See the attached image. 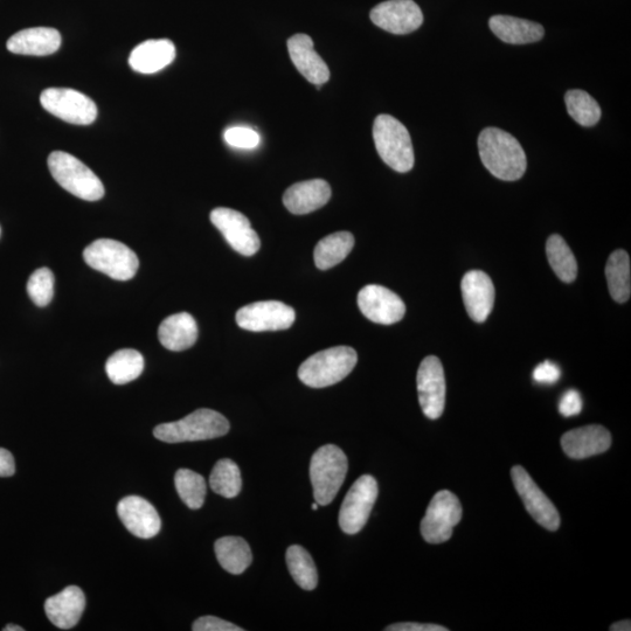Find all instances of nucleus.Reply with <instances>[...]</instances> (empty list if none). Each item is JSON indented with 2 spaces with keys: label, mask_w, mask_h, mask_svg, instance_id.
<instances>
[{
  "label": "nucleus",
  "mask_w": 631,
  "mask_h": 631,
  "mask_svg": "<svg viewBox=\"0 0 631 631\" xmlns=\"http://www.w3.org/2000/svg\"><path fill=\"white\" fill-rule=\"evenodd\" d=\"M478 151L491 175L505 182L522 178L528 168L522 145L502 129H484L478 137Z\"/></svg>",
  "instance_id": "1"
},
{
  "label": "nucleus",
  "mask_w": 631,
  "mask_h": 631,
  "mask_svg": "<svg viewBox=\"0 0 631 631\" xmlns=\"http://www.w3.org/2000/svg\"><path fill=\"white\" fill-rule=\"evenodd\" d=\"M357 362L356 350L350 346H336L305 360L298 369V378L312 388L329 387L348 377Z\"/></svg>",
  "instance_id": "2"
},
{
  "label": "nucleus",
  "mask_w": 631,
  "mask_h": 631,
  "mask_svg": "<svg viewBox=\"0 0 631 631\" xmlns=\"http://www.w3.org/2000/svg\"><path fill=\"white\" fill-rule=\"evenodd\" d=\"M230 432V422L223 414L201 408L186 418L159 425L154 429L155 438L166 443L205 441L221 438Z\"/></svg>",
  "instance_id": "3"
},
{
  "label": "nucleus",
  "mask_w": 631,
  "mask_h": 631,
  "mask_svg": "<svg viewBox=\"0 0 631 631\" xmlns=\"http://www.w3.org/2000/svg\"><path fill=\"white\" fill-rule=\"evenodd\" d=\"M373 140L380 158L391 169L400 173L413 169L415 159L411 135L395 117H377L373 124Z\"/></svg>",
  "instance_id": "4"
},
{
  "label": "nucleus",
  "mask_w": 631,
  "mask_h": 631,
  "mask_svg": "<svg viewBox=\"0 0 631 631\" xmlns=\"http://www.w3.org/2000/svg\"><path fill=\"white\" fill-rule=\"evenodd\" d=\"M348 457L341 448L323 446L312 455L310 480L318 505H329L341 490L348 474Z\"/></svg>",
  "instance_id": "5"
},
{
  "label": "nucleus",
  "mask_w": 631,
  "mask_h": 631,
  "mask_svg": "<svg viewBox=\"0 0 631 631\" xmlns=\"http://www.w3.org/2000/svg\"><path fill=\"white\" fill-rule=\"evenodd\" d=\"M51 175L61 187L82 200L97 201L104 196L99 177L80 159L67 152L54 151L48 157Z\"/></svg>",
  "instance_id": "6"
},
{
  "label": "nucleus",
  "mask_w": 631,
  "mask_h": 631,
  "mask_svg": "<svg viewBox=\"0 0 631 631\" xmlns=\"http://www.w3.org/2000/svg\"><path fill=\"white\" fill-rule=\"evenodd\" d=\"M87 265L117 281H128L136 275L140 262L137 255L120 241L100 239L83 252Z\"/></svg>",
  "instance_id": "7"
},
{
  "label": "nucleus",
  "mask_w": 631,
  "mask_h": 631,
  "mask_svg": "<svg viewBox=\"0 0 631 631\" xmlns=\"http://www.w3.org/2000/svg\"><path fill=\"white\" fill-rule=\"evenodd\" d=\"M462 505L453 492L439 491L428 505L422 519L421 535L429 544H442L452 538L454 528L461 522Z\"/></svg>",
  "instance_id": "8"
},
{
  "label": "nucleus",
  "mask_w": 631,
  "mask_h": 631,
  "mask_svg": "<svg viewBox=\"0 0 631 631\" xmlns=\"http://www.w3.org/2000/svg\"><path fill=\"white\" fill-rule=\"evenodd\" d=\"M46 112L75 126H89L95 122L97 107L85 94L69 88H48L40 96Z\"/></svg>",
  "instance_id": "9"
},
{
  "label": "nucleus",
  "mask_w": 631,
  "mask_h": 631,
  "mask_svg": "<svg viewBox=\"0 0 631 631\" xmlns=\"http://www.w3.org/2000/svg\"><path fill=\"white\" fill-rule=\"evenodd\" d=\"M378 483L374 477H359L346 494L339 511V526L346 535H357L364 529L378 498Z\"/></svg>",
  "instance_id": "10"
},
{
  "label": "nucleus",
  "mask_w": 631,
  "mask_h": 631,
  "mask_svg": "<svg viewBox=\"0 0 631 631\" xmlns=\"http://www.w3.org/2000/svg\"><path fill=\"white\" fill-rule=\"evenodd\" d=\"M416 384L422 412L428 419H439L446 406V377L438 357L429 356L422 360Z\"/></svg>",
  "instance_id": "11"
},
{
  "label": "nucleus",
  "mask_w": 631,
  "mask_h": 631,
  "mask_svg": "<svg viewBox=\"0 0 631 631\" xmlns=\"http://www.w3.org/2000/svg\"><path fill=\"white\" fill-rule=\"evenodd\" d=\"M295 318V310L279 301L256 302L237 312L239 327L253 332L287 330Z\"/></svg>",
  "instance_id": "12"
},
{
  "label": "nucleus",
  "mask_w": 631,
  "mask_h": 631,
  "mask_svg": "<svg viewBox=\"0 0 631 631\" xmlns=\"http://www.w3.org/2000/svg\"><path fill=\"white\" fill-rule=\"evenodd\" d=\"M513 485L525 505L526 510L539 525L549 531H557L560 526V516L556 506L538 487L532 477L523 467H513L511 470Z\"/></svg>",
  "instance_id": "13"
},
{
  "label": "nucleus",
  "mask_w": 631,
  "mask_h": 631,
  "mask_svg": "<svg viewBox=\"0 0 631 631\" xmlns=\"http://www.w3.org/2000/svg\"><path fill=\"white\" fill-rule=\"evenodd\" d=\"M211 221L235 252L244 256L258 253L261 241L244 214L232 208L219 207L211 213Z\"/></svg>",
  "instance_id": "14"
},
{
  "label": "nucleus",
  "mask_w": 631,
  "mask_h": 631,
  "mask_svg": "<svg viewBox=\"0 0 631 631\" xmlns=\"http://www.w3.org/2000/svg\"><path fill=\"white\" fill-rule=\"evenodd\" d=\"M358 307L367 320L383 325L398 323L406 314L404 301L392 290L377 284L359 291Z\"/></svg>",
  "instance_id": "15"
},
{
  "label": "nucleus",
  "mask_w": 631,
  "mask_h": 631,
  "mask_svg": "<svg viewBox=\"0 0 631 631\" xmlns=\"http://www.w3.org/2000/svg\"><path fill=\"white\" fill-rule=\"evenodd\" d=\"M372 23L393 34L412 33L424 23V15L413 0H387L371 11Z\"/></svg>",
  "instance_id": "16"
},
{
  "label": "nucleus",
  "mask_w": 631,
  "mask_h": 631,
  "mask_svg": "<svg viewBox=\"0 0 631 631\" xmlns=\"http://www.w3.org/2000/svg\"><path fill=\"white\" fill-rule=\"evenodd\" d=\"M117 513L123 525L138 538H154L161 531L162 520L154 505L140 496L123 498L117 505Z\"/></svg>",
  "instance_id": "17"
},
{
  "label": "nucleus",
  "mask_w": 631,
  "mask_h": 631,
  "mask_svg": "<svg viewBox=\"0 0 631 631\" xmlns=\"http://www.w3.org/2000/svg\"><path fill=\"white\" fill-rule=\"evenodd\" d=\"M464 305L471 320L483 323L488 320L495 303V287L489 275L481 270H471L462 283Z\"/></svg>",
  "instance_id": "18"
},
{
  "label": "nucleus",
  "mask_w": 631,
  "mask_h": 631,
  "mask_svg": "<svg viewBox=\"0 0 631 631\" xmlns=\"http://www.w3.org/2000/svg\"><path fill=\"white\" fill-rule=\"evenodd\" d=\"M612 446V435L605 427L592 425L573 429L561 438L565 454L574 460L606 453Z\"/></svg>",
  "instance_id": "19"
},
{
  "label": "nucleus",
  "mask_w": 631,
  "mask_h": 631,
  "mask_svg": "<svg viewBox=\"0 0 631 631\" xmlns=\"http://www.w3.org/2000/svg\"><path fill=\"white\" fill-rule=\"evenodd\" d=\"M287 46L291 61L305 79L316 86L329 81V67L314 50V41L307 34H295L288 40Z\"/></svg>",
  "instance_id": "20"
},
{
  "label": "nucleus",
  "mask_w": 631,
  "mask_h": 631,
  "mask_svg": "<svg viewBox=\"0 0 631 631\" xmlns=\"http://www.w3.org/2000/svg\"><path fill=\"white\" fill-rule=\"evenodd\" d=\"M331 187L323 179H312L290 186L284 193L283 204L290 213L303 216L328 204Z\"/></svg>",
  "instance_id": "21"
},
{
  "label": "nucleus",
  "mask_w": 631,
  "mask_h": 631,
  "mask_svg": "<svg viewBox=\"0 0 631 631\" xmlns=\"http://www.w3.org/2000/svg\"><path fill=\"white\" fill-rule=\"evenodd\" d=\"M86 607V596L81 588L69 586L45 602V612L55 627L72 629L79 623Z\"/></svg>",
  "instance_id": "22"
},
{
  "label": "nucleus",
  "mask_w": 631,
  "mask_h": 631,
  "mask_svg": "<svg viewBox=\"0 0 631 631\" xmlns=\"http://www.w3.org/2000/svg\"><path fill=\"white\" fill-rule=\"evenodd\" d=\"M176 59V46L168 39L144 41L131 52L129 65L135 72L155 74L172 64Z\"/></svg>",
  "instance_id": "23"
},
{
  "label": "nucleus",
  "mask_w": 631,
  "mask_h": 631,
  "mask_svg": "<svg viewBox=\"0 0 631 631\" xmlns=\"http://www.w3.org/2000/svg\"><path fill=\"white\" fill-rule=\"evenodd\" d=\"M61 34L51 27H33L19 31L9 41L8 50L13 54L46 57L59 50Z\"/></svg>",
  "instance_id": "24"
},
{
  "label": "nucleus",
  "mask_w": 631,
  "mask_h": 631,
  "mask_svg": "<svg viewBox=\"0 0 631 631\" xmlns=\"http://www.w3.org/2000/svg\"><path fill=\"white\" fill-rule=\"evenodd\" d=\"M158 338L164 348L170 351L190 349L197 342V322L187 312L171 315L159 327Z\"/></svg>",
  "instance_id": "25"
},
{
  "label": "nucleus",
  "mask_w": 631,
  "mask_h": 631,
  "mask_svg": "<svg viewBox=\"0 0 631 631\" xmlns=\"http://www.w3.org/2000/svg\"><path fill=\"white\" fill-rule=\"evenodd\" d=\"M489 26L497 38L511 45L537 43L545 36V30L542 25L511 16L491 17Z\"/></svg>",
  "instance_id": "26"
},
{
  "label": "nucleus",
  "mask_w": 631,
  "mask_h": 631,
  "mask_svg": "<svg viewBox=\"0 0 631 631\" xmlns=\"http://www.w3.org/2000/svg\"><path fill=\"white\" fill-rule=\"evenodd\" d=\"M214 551L221 567L231 574H242L253 561L251 547L244 538L224 537L217 540Z\"/></svg>",
  "instance_id": "27"
},
{
  "label": "nucleus",
  "mask_w": 631,
  "mask_h": 631,
  "mask_svg": "<svg viewBox=\"0 0 631 631\" xmlns=\"http://www.w3.org/2000/svg\"><path fill=\"white\" fill-rule=\"evenodd\" d=\"M355 247V237L350 232H337L322 239L315 247L314 259L318 269L328 270L339 265Z\"/></svg>",
  "instance_id": "28"
},
{
  "label": "nucleus",
  "mask_w": 631,
  "mask_h": 631,
  "mask_svg": "<svg viewBox=\"0 0 631 631\" xmlns=\"http://www.w3.org/2000/svg\"><path fill=\"white\" fill-rule=\"evenodd\" d=\"M630 258L626 251L610 254L606 266L609 293L617 303H626L631 294Z\"/></svg>",
  "instance_id": "29"
},
{
  "label": "nucleus",
  "mask_w": 631,
  "mask_h": 631,
  "mask_svg": "<svg viewBox=\"0 0 631 631\" xmlns=\"http://www.w3.org/2000/svg\"><path fill=\"white\" fill-rule=\"evenodd\" d=\"M143 370V356L140 352L131 349L115 352L106 364L108 377L116 385L131 383L141 376Z\"/></svg>",
  "instance_id": "30"
},
{
  "label": "nucleus",
  "mask_w": 631,
  "mask_h": 631,
  "mask_svg": "<svg viewBox=\"0 0 631 631\" xmlns=\"http://www.w3.org/2000/svg\"><path fill=\"white\" fill-rule=\"evenodd\" d=\"M547 259L553 272L565 283H571L577 279L578 263L571 248L558 234L552 235L546 244Z\"/></svg>",
  "instance_id": "31"
},
{
  "label": "nucleus",
  "mask_w": 631,
  "mask_h": 631,
  "mask_svg": "<svg viewBox=\"0 0 631 631\" xmlns=\"http://www.w3.org/2000/svg\"><path fill=\"white\" fill-rule=\"evenodd\" d=\"M286 560L296 584L304 591H314L318 585V574L310 553L300 545H293L287 550Z\"/></svg>",
  "instance_id": "32"
},
{
  "label": "nucleus",
  "mask_w": 631,
  "mask_h": 631,
  "mask_svg": "<svg viewBox=\"0 0 631 631\" xmlns=\"http://www.w3.org/2000/svg\"><path fill=\"white\" fill-rule=\"evenodd\" d=\"M567 113L582 127H594L601 119L599 103L585 90H568L565 95Z\"/></svg>",
  "instance_id": "33"
},
{
  "label": "nucleus",
  "mask_w": 631,
  "mask_h": 631,
  "mask_svg": "<svg viewBox=\"0 0 631 631\" xmlns=\"http://www.w3.org/2000/svg\"><path fill=\"white\" fill-rule=\"evenodd\" d=\"M211 489L225 498H234L240 494L242 478L238 464L230 459L217 462L210 476Z\"/></svg>",
  "instance_id": "34"
},
{
  "label": "nucleus",
  "mask_w": 631,
  "mask_h": 631,
  "mask_svg": "<svg viewBox=\"0 0 631 631\" xmlns=\"http://www.w3.org/2000/svg\"><path fill=\"white\" fill-rule=\"evenodd\" d=\"M178 495L192 510L204 505L206 497L205 478L190 469H179L175 476Z\"/></svg>",
  "instance_id": "35"
},
{
  "label": "nucleus",
  "mask_w": 631,
  "mask_h": 631,
  "mask_svg": "<svg viewBox=\"0 0 631 631\" xmlns=\"http://www.w3.org/2000/svg\"><path fill=\"white\" fill-rule=\"evenodd\" d=\"M27 294L38 307H46L53 300L54 275L48 268H40L34 272L27 282Z\"/></svg>",
  "instance_id": "36"
},
{
  "label": "nucleus",
  "mask_w": 631,
  "mask_h": 631,
  "mask_svg": "<svg viewBox=\"0 0 631 631\" xmlns=\"http://www.w3.org/2000/svg\"><path fill=\"white\" fill-rule=\"evenodd\" d=\"M224 138L231 147L239 149H254L261 141L260 135L255 130L246 127L227 129Z\"/></svg>",
  "instance_id": "37"
},
{
  "label": "nucleus",
  "mask_w": 631,
  "mask_h": 631,
  "mask_svg": "<svg viewBox=\"0 0 631 631\" xmlns=\"http://www.w3.org/2000/svg\"><path fill=\"white\" fill-rule=\"evenodd\" d=\"M193 631H244L231 622L219 619L216 616H203L193 623Z\"/></svg>",
  "instance_id": "38"
},
{
  "label": "nucleus",
  "mask_w": 631,
  "mask_h": 631,
  "mask_svg": "<svg viewBox=\"0 0 631 631\" xmlns=\"http://www.w3.org/2000/svg\"><path fill=\"white\" fill-rule=\"evenodd\" d=\"M582 411V398L578 391H567L559 402V412L565 418H571Z\"/></svg>",
  "instance_id": "39"
},
{
  "label": "nucleus",
  "mask_w": 631,
  "mask_h": 631,
  "mask_svg": "<svg viewBox=\"0 0 631 631\" xmlns=\"http://www.w3.org/2000/svg\"><path fill=\"white\" fill-rule=\"evenodd\" d=\"M561 377V371L557 364L552 362H544L539 364L533 371V379L538 384L552 385L556 384Z\"/></svg>",
  "instance_id": "40"
},
{
  "label": "nucleus",
  "mask_w": 631,
  "mask_h": 631,
  "mask_svg": "<svg viewBox=\"0 0 631 631\" xmlns=\"http://www.w3.org/2000/svg\"><path fill=\"white\" fill-rule=\"evenodd\" d=\"M387 631H448L447 628L438 626V624H426V623H397L386 628Z\"/></svg>",
  "instance_id": "41"
},
{
  "label": "nucleus",
  "mask_w": 631,
  "mask_h": 631,
  "mask_svg": "<svg viewBox=\"0 0 631 631\" xmlns=\"http://www.w3.org/2000/svg\"><path fill=\"white\" fill-rule=\"evenodd\" d=\"M16 473L15 459L9 450L0 448V477H10Z\"/></svg>",
  "instance_id": "42"
},
{
  "label": "nucleus",
  "mask_w": 631,
  "mask_h": 631,
  "mask_svg": "<svg viewBox=\"0 0 631 631\" xmlns=\"http://www.w3.org/2000/svg\"><path fill=\"white\" fill-rule=\"evenodd\" d=\"M610 630L612 631H630L631 630V623L628 620H624V621H620L617 623H614L612 627H610Z\"/></svg>",
  "instance_id": "43"
},
{
  "label": "nucleus",
  "mask_w": 631,
  "mask_h": 631,
  "mask_svg": "<svg viewBox=\"0 0 631 631\" xmlns=\"http://www.w3.org/2000/svg\"><path fill=\"white\" fill-rule=\"evenodd\" d=\"M25 629L19 626H15V624H9L8 627L4 628V631H24Z\"/></svg>",
  "instance_id": "44"
},
{
  "label": "nucleus",
  "mask_w": 631,
  "mask_h": 631,
  "mask_svg": "<svg viewBox=\"0 0 631 631\" xmlns=\"http://www.w3.org/2000/svg\"><path fill=\"white\" fill-rule=\"evenodd\" d=\"M312 510L317 511L318 510V503H314L311 506Z\"/></svg>",
  "instance_id": "45"
},
{
  "label": "nucleus",
  "mask_w": 631,
  "mask_h": 631,
  "mask_svg": "<svg viewBox=\"0 0 631 631\" xmlns=\"http://www.w3.org/2000/svg\"><path fill=\"white\" fill-rule=\"evenodd\" d=\"M0 233H2V230H0Z\"/></svg>",
  "instance_id": "46"
}]
</instances>
